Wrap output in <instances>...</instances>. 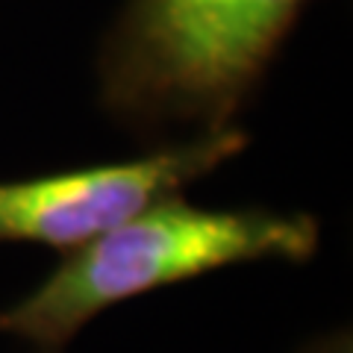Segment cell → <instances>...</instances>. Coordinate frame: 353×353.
Returning a JSON list of instances; mask_svg holds the SVG:
<instances>
[{
  "label": "cell",
  "mask_w": 353,
  "mask_h": 353,
  "mask_svg": "<svg viewBox=\"0 0 353 353\" xmlns=\"http://www.w3.org/2000/svg\"><path fill=\"white\" fill-rule=\"evenodd\" d=\"M312 0H124L97 59L121 127L194 136L236 124Z\"/></svg>",
  "instance_id": "cell-1"
},
{
  "label": "cell",
  "mask_w": 353,
  "mask_h": 353,
  "mask_svg": "<svg viewBox=\"0 0 353 353\" xmlns=\"http://www.w3.org/2000/svg\"><path fill=\"white\" fill-rule=\"evenodd\" d=\"M321 224L265 206L209 209L168 197L65 253L30 294L0 309V336L65 353L101 312L141 294L250 262H309Z\"/></svg>",
  "instance_id": "cell-2"
},
{
  "label": "cell",
  "mask_w": 353,
  "mask_h": 353,
  "mask_svg": "<svg viewBox=\"0 0 353 353\" xmlns=\"http://www.w3.org/2000/svg\"><path fill=\"white\" fill-rule=\"evenodd\" d=\"M301 353H353L350 333H347V330H336V333H330V336L315 339L312 345L303 347Z\"/></svg>",
  "instance_id": "cell-4"
},
{
  "label": "cell",
  "mask_w": 353,
  "mask_h": 353,
  "mask_svg": "<svg viewBox=\"0 0 353 353\" xmlns=\"http://www.w3.org/2000/svg\"><path fill=\"white\" fill-rule=\"evenodd\" d=\"M250 132L239 124L194 132L141 157L0 180V245H44L68 253L141 215L185 185L241 157Z\"/></svg>",
  "instance_id": "cell-3"
}]
</instances>
